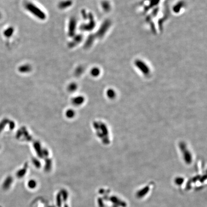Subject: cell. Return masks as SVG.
Segmentation results:
<instances>
[{
  "label": "cell",
  "mask_w": 207,
  "mask_h": 207,
  "mask_svg": "<svg viewBox=\"0 0 207 207\" xmlns=\"http://www.w3.org/2000/svg\"><path fill=\"white\" fill-rule=\"evenodd\" d=\"M84 98L82 97H76L72 100V103L75 105H80L84 102Z\"/></svg>",
  "instance_id": "cell-1"
},
{
  "label": "cell",
  "mask_w": 207,
  "mask_h": 207,
  "mask_svg": "<svg viewBox=\"0 0 207 207\" xmlns=\"http://www.w3.org/2000/svg\"><path fill=\"white\" fill-rule=\"evenodd\" d=\"M66 116L69 118H74L75 115V111L71 109H69L66 111L65 113Z\"/></svg>",
  "instance_id": "cell-2"
},
{
  "label": "cell",
  "mask_w": 207,
  "mask_h": 207,
  "mask_svg": "<svg viewBox=\"0 0 207 207\" xmlns=\"http://www.w3.org/2000/svg\"><path fill=\"white\" fill-rule=\"evenodd\" d=\"M69 91H74L76 89V86L75 84H73V85L71 84V85H70V86L69 87Z\"/></svg>",
  "instance_id": "cell-3"
}]
</instances>
